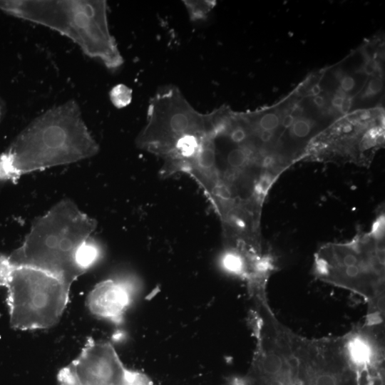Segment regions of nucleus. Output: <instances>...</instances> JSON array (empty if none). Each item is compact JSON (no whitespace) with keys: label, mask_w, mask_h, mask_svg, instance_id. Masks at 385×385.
<instances>
[{"label":"nucleus","mask_w":385,"mask_h":385,"mask_svg":"<svg viewBox=\"0 0 385 385\" xmlns=\"http://www.w3.org/2000/svg\"><path fill=\"white\" fill-rule=\"evenodd\" d=\"M249 296L253 356L247 372L225 385H359L346 334L300 335L278 319L267 293Z\"/></svg>","instance_id":"obj_1"},{"label":"nucleus","mask_w":385,"mask_h":385,"mask_svg":"<svg viewBox=\"0 0 385 385\" xmlns=\"http://www.w3.org/2000/svg\"><path fill=\"white\" fill-rule=\"evenodd\" d=\"M98 151L78 103L69 100L36 118L0 155V180L15 183L24 174L76 163Z\"/></svg>","instance_id":"obj_2"},{"label":"nucleus","mask_w":385,"mask_h":385,"mask_svg":"<svg viewBox=\"0 0 385 385\" xmlns=\"http://www.w3.org/2000/svg\"><path fill=\"white\" fill-rule=\"evenodd\" d=\"M96 227L94 219L63 199L33 222L22 245L6 258L12 265L40 270L71 287L86 272L77 263V252Z\"/></svg>","instance_id":"obj_3"},{"label":"nucleus","mask_w":385,"mask_h":385,"mask_svg":"<svg viewBox=\"0 0 385 385\" xmlns=\"http://www.w3.org/2000/svg\"><path fill=\"white\" fill-rule=\"evenodd\" d=\"M384 252L383 213L371 231L320 247L314 257V274L361 297L367 304L366 314L384 316Z\"/></svg>","instance_id":"obj_4"},{"label":"nucleus","mask_w":385,"mask_h":385,"mask_svg":"<svg viewBox=\"0 0 385 385\" xmlns=\"http://www.w3.org/2000/svg\"><path fill=\"white\" fill-rule=\"evenodd\" d=\"M0 9L69 38L86 55L108 69L123 64L108 29L105 1H3Z\"/></svg>","instance_id":"obj_5"},{"label":"nucleus","mask_w":385,"mask_h":385,"mask_svg":"<svg viewBox=\"0 0 385 385\" xmlns=\"http://www.w3.org/2000/svg\"><path fill=\"white\" fill-rule=\"evenodd\" d=\"M0 286L7 289L11 326L19 330L57 324L69 300L71 287L40 270L11 264L0 256Z\"/></svg>","instance_id":"obj_6"},{"label":"nucleus","mask_w":385,"mask_h":385,"mask_svg":"<svg viewBox=\"0 0 385 385\" xmlns=\"http://www.w3.org/2000/svg\"><path fill=\"white\" fill-rule=\"evenodd\" d=\"M384 113L377 106L345 115L312 141L304 160L369 163L384 141Z\"/></svg>","instance_id":"obj_7"},{"label":"nucleus","mask_w":385,"mask_h":385,"mask_svg":"<svg viewBox=\"0 0 385 385\" xmlns=\"http://www.w3.org/2000/svg\"><path fill=\"white\" fill-rule=\"evenodd\" d=\"M211 124V113H200L178 88L165 86L150 101L147 123L136 138V145L165 160L183 136L206 133Z\"/></svg>","instance_id":"obj_8"},{"label":"nucleus","mask_w":385,"mask_h":385,"mask_svg":"<svg viewBox=\"0 0 385 385\" xmlns=\"http://www.w3.org/2000/svg\"><path fill=\"white\" fill-rule=\"evenodd\" d=\"M150 379L125 366L113 345L88 338L78 356L61 369L60 385H142Z\"/></svg>","instance_id":"obj_9"},{"label":"nucleus","mask_w":385,"mask_h":385,"mask_svg":"<svg viewBox=\"0 0 385 385\" xmlns=\"http://www.w3.org/2000/svg\"><path fill=\"white\" fill-rule=\"evenodd\" d=\"M130 301L131 291L125 283L106 279L96 284L89 292L86 303L93 314L120 324Z\"/></svg>","instance_id":"obj_10"},{"label":"nucleus","mask_w":385,"mask_h":385,"mask_svg":"<svg viewBox=\"0 0 385 385\" xmlns=\"http://www.w3.org/2000/svg\"><path fill=\"white\" fill-rule=\"evenodd\" d=\"M99 255L98 247L88 240L83 243L77 252L76 260L78 266L85 272L93 265Z\"/></svg>","instance_id":"obj_11"},{"label":"nucleus","mask_w":385,"mask_h":385,"mask_svg":"<svg viewBox=\"0 0 385 385\" xmlns=\"http://www.w3.org/2000/svg\"><path fill=\"white\" fill-rule=\"evenodd\" d=\"M183 2L192 20L204 19L215 5V1H184Z\"/></svg>","instance_id":"obj_12"},{"label":"nucleus","mask_w":385,"mask_h":385,"mask_svg":"<svg viewBox=\"0 0 385 385\" xmlns=\"http://www.w3.org/2000/svg\"><path fill=\"white\" fill-rule=\"evenodd\" d=\"M110 98L115 106L122 108L130 103L132 98L131 91L125 85L119 84L112 88Z\"/></svg>","instance_id":"obj_13"},{"label":"nucleus","mask_w":385,"mask_h":385,"mask_svg":"<svg viewBox=\"0 0 385 385\" xmlns=\"http://www.w3.org/2000/svg\"><path fill=\"white\" fill-rule=\"evenodd\" d=\"M57 385H60V384H57Z\"/></svg>","instance_id":"obj_14"}]
</instances>
